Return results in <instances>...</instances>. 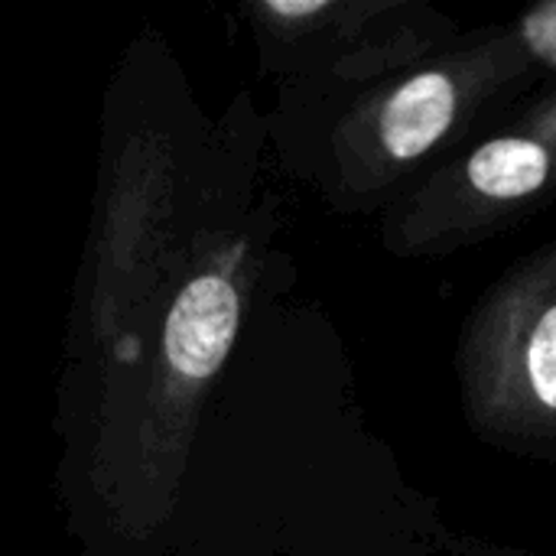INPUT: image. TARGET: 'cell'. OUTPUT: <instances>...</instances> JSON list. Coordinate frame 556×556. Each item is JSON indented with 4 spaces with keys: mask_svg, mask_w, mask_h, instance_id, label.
<instances>
[{
    "mask_svg": "<svg viewBox=\"0 0 556 556\" xmlns=\"http://www.w3.org/2000/svg\"><path fill=\"white\" fill-rule=\"evenodd\" d=\"M238 332V293L225 277L192 280L166 319V358L186 378H212Z\"/></svg>",
    "mask_w": 556,
    "mask_h": 556,
    "instance_id": "cell-1",
    "label": "cell"
},
{
    "mask_svg": "<svg viewBox=\"0 0 556 556\" xmlns=\"http://www.w3.org/2000/svg\"><path fill=\"white\" fill-rule=\"evenodd\" d=\"M453 114H456V91L450 78L437 72L417 75L384 108L381 117L384 147L397 160H414L446 134Z\"/></svg>",
    "mask_w": 556,
    "mask_h": 556,
    "instance_id": "cell-2",
    "label": "cell"
},
{
    "mask_svg": "<svg viewBox=\"0 0 556 556\" xmlns=\"http://www.w3.org/2000/svg\"><path fill=\"white\" fill-rule=\"evenodd\" d=\"M469 179L495 199H518L547 179V153L531 140H492L469 160Z\"/></svg>",
    "mask_w": 556,
    "mask_h": 556,
    "instance_id": "cell-3",
    "label": "cell"
},
{
    "mask_svg": "<svg viewBox=\"0 0 556 556\" xmlns=\"http://www.w3.org/2000/svg\"><path fill=\"white\" fill-rule=\"evenodd\" d=\"M528 371L538 397L556 410V306L544 313L528 349Z\"/></svg>",
    "mask_w": 556,
    "mask_h": 556,
    "instance_id": "cell-4",
    "label": "cell"
},
{
    "mask_svg": "<svg viewBox=\"0 0 556 556\" xmlns=\"http://www.w3.org/2000/svg\"><path fill=\"white\" fill-rule=\"evenodd\" d=\"M267 7L274 13H280V16H309V13H319L326 7V0H300V3H293V0H270Z\"/></svg>",
    "mask_w": 556,
    "mask_h": 556,
    "instance_id": "cell-5",
    "label": "cell"
}]
</instances>
